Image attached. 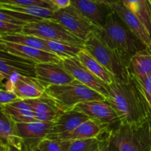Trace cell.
Masks as SVG:
<instances>
[{
  "label": "cell",
  "instance_id": "cell-1",
  "mask_svg": "<svg viewBox=\"0 0 151 151\" xmlns=\"http://www.w3.org/2000/svg\"><path fill=\"white\" fill-rule=\"evenodd\" d=\"M106 100L119 116L120 125H131L151 116V110L137 80H115L109 85Z\"/></svg>",
  "mask_w": 151,
  "mask_h": 151
},
{
  "label": "cell",
  "instance_id": "cell-2",
  "mask_svg": "<svg viewBox=\"0 0 151 151\" xmlns=\"http://www.w3.org/2000/svg\"><path fill=\"white\" fill-rule=\"evenodd\" d=\"M96 32L109 47L122 55L128 63L133 55L147 48L114 10L109 15L104 25Z\"/></svg>",
  "mask_w": 151,
  "mask_h": 151
},
{
  "label": "cell",
  "instance_id": "cell-3",
  "mask_svg": "<svg viewBox=\"0 0 151 151\" xmlns=\"http://www.w3.org/2000/svg\"><path fill=\"white\" fill-rule=\"evenodd\" d=\"M83 48L103 65L118 81H129L131 78L128 61L116 50L109 47L97 32H94L84 41Z\"/></svg>",
  "mask_w": 151,
  "mask_h": 151
},
{
  "label": "cell",
  "instance_id": "cell-4",
  "mask_svg": "<svg viewBox=\"0 0 151 151\" xmlns=\"http://www.w3.org/2000/svg\"><path fill=\"white\" fill-rule=\"evenodd\" d=\"M111 141L120 151H151V116L111 131Z\"/></svg>",
  "mask_w": 151,
  "mask_h": 151
},
{
  "label": "cell",
  "instance_id": "cell-5",
  "mask_svg": "<svg viewBox=\"0 0 151 151\" xmlns=\"http://www.w3.org/2000/svg\"><path fill=\"white\" fill-rule=\"evenodd\" d=\"M45 93L52 97L64 112L83 102L106 100L104 96L76 80L66 85L50 86L46 88Z\"/></svg>",
  "mask_w": 151,
  "mask_h": 151
},
{
  "label": "cell",
  "instance_id": "cell-6",
  "mask_svg": "<svg viewBox=\"0 0 151 151\" xmlns=\"http://www.w3.org/2000/svg\"><path fill=\"white\" fill-rule=\"evenodd\" d=\"M22 33L47 41H63L83 46L84 44V41L74 36L53 19H38L27 23L23 27Z\"/></svg>",
  "mask_w": 151,
  "mask_h": 151
},
{
  "label": "cell",
  "instance_id": "cell-7",
  "mask_svg": "<svg viewBox=\"0 0 151 151\" xmlns=\"http://www.w3.org/2000/svg\"><path fill=\"white\" fill-rule=\"evenodd\" d=\"M53 20L60 24L68 32L83 41H85L90 34L97 32L99 29L72 4L66 8L55 10Z\"/></svg>",
  "mask_w": 151,
  "mask_h": 151
},
{
  "label": "cell",
  "instance_id": "cell-8",
  "mask_svg": "<svg viewBox=\"0 0 151 151\" xmlns=\"http://www.w3.org/2000/svg\"><path fill=\"white\" fill-rule=\"evenodd\" d=\"M72 110L83 113L89 119H95L109 125L111 130L120 125L117 114L106 100L83 102L75 106Z\"/></svg>",
  "mask_w": 151,
  "mask_h": 151
},
{
  "label": "cell",
  "instance_id": "cell-9",
  "mask_svg": "<svg viewBox=\"0 0 151 151\" xmlns=\"http://www.w3.org/2000/svg\"><path fill=\"white\" fill-rule=\"evenodd\" d=\"M4 88L14 92L20 100H32L41 97L45 92L46 88L34 77L24 75H13L7 80Z\"/></svg>",
  "mask_w": 151,
  "mask_h": 151
},
{
  "label": "cell",
  "instance_id": "cell-10",
  "mask_svg": "<svg viewBox=\"0 0 151 151\" xmlns=\"http://www.w3.org/2000/svg\"><path fill=\"white\" fill-rule=\"evenodd\" d=\"M62 63L75 80L107 98L109 85L93 75L78 58L65 59L62 60Z\"/></svg>",
  "mask_w": 151,
  "mask_h": 151
},
{
  "label": "cell",
  "instance_id": "cell-11",
  "mask_svg": "<svg viewBox=\"0 0 151 151\" xmlns=\"http://www.w3.org/2000/svg\"><path fill=\"white\" fill-rule=\"evenodd\" d=\"M53 123L35 121L16 124L18 134L23 142V151H31L38 147L39 143L48 137Z\"/></svg>",
  "mask_w": 151,
  "mask_h": 151
},
{
  "label": "cell",
  "instance_id": "cell-12",
  "mask_svg": "<svg viewBox=\"0 0 151 151\" xmlns=\"http://www.w3.org/2000/svg\"><path fill=\"white\" fill-rule=\"evenodd\" d=\"M35 78L46 88L50 86L71 83L75 78L67 72L62 61L60 63H43L35 65Z\"/></svg>",
  "mask_w": 151,
  "mask_h": 151
},
{
  "label": "cell",
  "instance_id": "cell-13",
  "mask_svg": "<svg viewBox=\"0 0 151 151\" xmlns=\"http://www.w3.org/2000/svg\"><path fill=\"white\" fill-rule=\"evenodd\" d=\"M35 65L30 60L0 50V73L7 80L16 74L35 78Z\"/></svg>",
  "mask_w": 151,
  "mask_h": 151
},
{
  "label": "cell",
  "instance_id": "cell-14",
  "mask_svg": "<svg viewBox=\"0 0 151 151\" xmlns=\"http://www.w3.org/2000/svg\"><path fill=\"white\" fill-rule=\"evenodd\" d=\"M111 8L125 22L133 34L148 48L151 49V34L144 24L132 12L130 11L121 0Z\"/></svg>",
  "mask_w": 151,
  "mask_h": 151
},
{
  "label": "cell",
  "instance_id": "cell-15",
  "mask_svg": "<svg viewBox=\"0 0 151 151\" xmlns=\"http://www.w3.org/2000/svg\"><path fill=\"white\" fill-rule=\"evenodd\" d=\"M2 41L5 47V51L26 60H30L35 64L43 63H60L63 60L57 55L50 52L3 40Z\"/></svg>",
  "mask_w": 151,
  "mask_h": 151
},
{
  "label": "cell",
  "instance_id": "cell-16",
  "mask_svg": "<svg viewBox=\"0 0 151 151\" xmlns=\"http://www.w3.org/2000/svg\"><path fill=\"white\" fill-rule=\"evenodd\" d=\"M26 100L32 108L35 120L38 122H55L64 112L45 92L38 98Z\"/></svg>",
  "mask_w": 151,
  "mask_h": 151
},
{
  "label": "cell",
  "instance_id": "cell-17",
  "mask_svg": "<svg viewBox=\"0 0 151 151\" xmlns=\"http://www.w3.org/2000/svg\"><path fill=\"white\" fill-rule=\"evenodd\" d=\"M71 4L99 29L104 25L109 15L113 11L110 6L91 0H71Z\"/></svg>",
  "mask_w": 151,
  "mask_h": 151
},
{
  "label": "cell",
  "instance_id": "cell-18",
  "mask_svg": "<svg viewBox=\"0 0 151 151\" xmlns=\"http://www.w3.org/2000/svg\"><path fill=\"white\" fill-rule=\"evenodd\" d=\"M111 130V128L109 125L102 123L95 119H89L83 122L72 132L63 134L56 139L65 140V141H75V140L97 138L103 136L106 133L109 132Z\"/></svg>",
  "mask_w": 151,
  "mask_h": 151
},
{
  "label": "cell",
  "instance_id": "cell-19",
  "mask_svg": "<svg viewBox=\"0 0 151 151\" xmlns=\"http://www.w3.org/2000/svg\"><path fill=\"white\" fill-rule=\"evenodd\" d=\"M88 119H89V117L83 113L72 109L66 111L53 123L52 128L47 138L56 139L63 134L72 132Z\"/></svg>",
  "mask_w": 151,
  "mask_h": 151
},
{
  "label": "cell",
  "instance_id": "cell-20",
  "mask_svg": "<svg viewBox=\"0 0 151 151\" xmlns=\"http://www.w3.org/2000/svg\"><path fill=\"white\" fill-rule=\"evenodd\" d=\"M2 111L14 123L22 124L35 122V116L30 105L26 100H19L1 106Z\"/></svg>",
  "mask_w": 151,
  "mask_h": 151
},
{
  "label": "cell",
  "instance_id": "cell-21",
  "mask_svg": "<svg viewBox=\"0 0 151 151\" xmlns=\"http://www.w3.org/2000/svg\"><path fill=\"white\" fill-rule=\"evenodd\" d=\"M128 69L131 75L137 78L151 75V49L147 47L133 55L129 60Z\"/></svg>",
  "mask_w": 151,
  "mask_h": 151
},
{
  "label": "cell",
  "instance_id": "cell-22",
  "mask_svg": "<svg viewBox=\"0 0 151 151\" xmlns=\"http://www.w3.org/2000/svg\"><path fill=\"white\" fill-rule=\"evenodd\" d=\"M0 142L13 145L23 150V142L19 137L16 123L13 122L0 107Z\"/></svg>",
  "mask_w": 151,
  "mask_h": 151
},
{
  "label": "cell",
  "instance_id": "cell-23",
  "mask_svg": "<svg viewBox=\"0 0 151 151\" xmlns=\"http://www.w3.org/2000/svg\"><path fill=\"white\" fill-rule=\"evenodd\" d=\"M78 58L93 75L108 85L113 83L116 80L114 76L109 71H108L103 65L100 64L84 49L79 53Z\"/></svg>",
  "mask_w": 151,
  "mask_h": 151
},
{
  "label": "cell",
  "instance_id": "cell-24",
  "mask_svg": "<svg viewBox=\"0 0 151 151\" xmlns=\"http://www.w3.org/2000/svg\"><path fill=\"white\" fill-rule=\"evenodd\" d=\"M50 52L53 53L62 60L78 58L79 53L83 50V46L71 44L63 41L44 40Z\"/></svg>",
  "mask_w": 151,
  "mask_h": 151
},
{
  "label": "cell",
  "instance_id": "cell-25",
  "mask_svg": "<svg viewBox=\"0 0 151 151\" xmlns=\"http://www.w3.org/2000/svg\"><path fill=\"white\" fill-rule=\"evenodd\" d=\"M0 8L41 19H53V13L55 10L50 7H41V6L9 5V4H0Z\"/></svg>",
  "mask_w": 151,
  "mask_h": 151
},
{
  "label": "cell",
  "instance_id": "cell-26",
  "mask_svg": "<svg viewBox=\"0 0 151 151\" xmlns=\"http://www.w3.org/2000/svg\"><path fill=\"white\" fill-rule=\"evenodd\" d=\"M125 7L141 20L151 34L150 0H122Z\"/></svg>",
  "mask_w": 151,
  "mask_h": 151
},
{
  "label": "cell",
  "instance_id": "cell-27",
  "mask_svg": "<svg viewBox=\"0 0 151 151\" xmlns=\"http://www.w3.org/2000/svg\"><path fill=\"white\" fill-rule=\"evenodd\" d=\"M109 132L97 138L71 141L68 151H101L107 140Z\"/></svg>",
  "mask_w": 151,
  "mask_h": 151
},
{
  "label": "cell",
  "instance_id": "cell-28",
  "mask_svg": "<svg viewBox=\"0 0 151 151\" xmlns=\"http://www.w3.org/2000/svg\"><path fill=\"white\" fill-rule=\"evenodd\" d=\"M0 39L3 40V41L15 43V44L27 46V47H34V48L49 52L44 40L37 38V37L32 36V35H25V34L22 33V32L1 37Z\"/></svg>",
  "mask_w": 151,
  "mask_h": 151
},
{
  "label": "cell",
  "instance_id": "cell-29",
  "mask_svg": "<svg viewBox=\"0 0 151 151\" xmlns=\"http://www.w3.org/2000/svg\"><path fill=\"white\" fill-rule=\"evenodd\" d=\"M71 141L58 139H44L38 145V147L41 151H68Z\"/></svg>",
  "mask_w": 151,
  "mask_h": 151
},
{
  "label": "cell",
  "instance_id": "cell-30",
  "mask_svg": "<svg viewBox=\"0 0 151 151\" xmlns=\"http://www.w3.org/2000/svg\"><path fill=\"white\" fill-rule=\"evenodd\" d=\"M134 78L137 80V83L139 85L151 110V75L141 78H137L135 77Z\"/></svg>",
  "mask_w": 151,
  "mask_h": 151
},
{
  "label": "cell",
  "instance_id": "cell-31",
  "mask_svg": "<svg viewBox=\"0 0 151 151\" xmlns=\"http://www.w3.org/2000/svg\"><path fill=\"white\" fill-rule=\"evenodd\" d=\"M23 27L22 25L15 24L0 21V38L13 34L21 33L22 32Z\"/></svg>",
  "mask_w": 151,
  "mask_h": 151
},
{
  "label": "cell",
  "instance_id": "cell-32",
  "mask_svg": "<svg viewBox=\"0 0 151 151\" xmlns=\"http://www.w3.org/2000/svg\"><path fill=\"white\" fill-rule=\"evenodd\" d=\"M0 4H9V5H35L50 7L56 10L54 7H51L50 4L41 0H0Z\"/></svg>",
  "mask_w": 151,
  "mask_h": 151
},
{
  "label": "cell",
  "instance_id": "cell-33",
  "mask_svg": "<svg viewBox=\"0 0 151 151\" xmlns=\"http://www.w3.org/2000/svg\"><path fill=\"white\" fill-rule=\"evenodd\" d=\"M20 100L14 92L6 88H0V107Z\"/></svg>",
  "mask_w": 151,
  "mask_h": 151
},
{
  "label": "cell",
  "instance_id": "cell-34",
  "mask_svg": "<svg viewBox=\"0 0 151 151\" xmlns=\"http://www.w3.org/2000/svg\"><path fill=\"white\" fill-rule=\"evenodd\" d=\"M0 21H3V22H8V23L15 24H19L24 26L27 23L22 22V21L19 20V19H16V18L13 17V16H10V15L7 14V13H4L0 10Z\"/></svg>",
  "mask_w": 151,
  "mask_h": 151
},
{
  "label": "cell",
  "instance_id": "cell-35",
  "mask_svg": "<svg viewBox=\"0 0 151 151\" xmlns=\"http://www.w3.org/2000/svg\"><path fill=\"white\" fill-rule=\"evenodd\" d=\"M111 131H109V135H108L107 140L106 142L104 147H103L101 151H120L117 147L112 142L111 136Z\"/></svg>",
  "mask_w": 151,
  "mask_h": 151
},
{
  "label": "cell",
  "instance_id": "cell-36",
  "mask_svg": "<svg viewBox=\"0 0 151 151\" xmlns=\"http://www.w3.org/2000/svg\"><path fill=\"white\" fill-rule=\"evenodd\" d=\"M56 9H63L71 5V0H50Z\"/></svg>",
  "mask_w": 151,
  "mask_h": 151
},
{
  "label": "cell",
  "instance_id": "cell-37",
  "mask_svg": "<svg viewBox=\"0 0 151 151\" xmlns=\"http://www.w3.org/2000/svg\"><path fill=\"white\" fill-rule=\"evenodd\" d=\"M93 1H95V2L100 3V4H106V5H109L110 7H111L112 5L115 4H117L118 2L121 1V0H91Z\"/></svg>",
  "mask_w": 151,
  "mask_h": 151
},
{
  "label": "cell",
  "instance_id": "cell-38",
  "mask_svg": "<svg viewBox=\"0 0 151 151\" xmlns=\"http://www.w3.org/2000/svg\"><path fill=\"white\" fill-rule=\"evenodd\" d=\"M7 151H23L13 145H7Z\"/></svg>",
  "mask_w": 151,
  "mask_h": 151
},
{
  "label": "cell",
  "instance_id": "cell-39",
  "mask_svg": "<svg viewBox=\"0 0 151 151\" xmlns=\"http://www.w3.org/2000/svg\"><path fill=\"white\" fill-rule=\"evenodd\" d=\"M0 151H7V145L0 142Z\"/></svg>",
  "mask_w": 151,
  "mask_h": 151
},
{
  "label": "cell",
  "instance_id": "cell-40",
  "mask_svg": "<svg viewBox=\"0 0 151 151\" xmlns=\"http://www.w3.org/2000/svg\"><path fill=\"white\" fill-rule=\"evenodd\" d=\"M0 50H4L5 51V47H4V44L3 43L2 40L0 39Z\"/></svg>",
  "mask_w": 151,
  "mask_h": 151
},
{
  "label": "cell",
  "instance_id": "cell-41",
  "mask_svg": "<svg viewBox=\"0 0 151 151\" xmlns=\"http://www.w3.org/2000/svg\"><path fill=\"white\" fill-rule=\"evenodd\" d=\"M4 80H7V79H6V78L4 76V75H1V74L0 73V83L2 84V81H4Z\"/></svg>",
  "mask_w": 151,
  "mask_h": 151
},
{
  "label": "cell",
  "instance_id": "cell-42",
  "mask_svg": "<svg viewBox=\"0 0 151 151\" xmlns=\"http://www.w3.org/2000/svg\"><path fill=\"white\" fill-rule=\"evenodd\" d=\"M41 1H44V2H46V3H47V4H50V6H51V7H54V8H55V9H56V8H55V7H54V6H53V5H52V4H51V2H50V0H41ZM56 10H57V9H56Z\"/></svg>",
  "mask_w": 151,
  "mask_h": 151
},
{
  "label": "cell",
  "instance_id": "cell-43",
  "mask_svg": "<svg viewBox=\"0 0 151 151\" xmlns=\"http://www.w3.org/2000/svg\"><path fill=\"white\" fill-rule=\"evenodd\" d=\"M31 151H41V150H40V149L38 148V147H36V148L33 149V150H31Z\"/></svg>",
  "mask_w": 151,
  "mask_h": 151
},
{
  "label": "cell",
  "instance_id": "cell-44",
  "mask_svg": "<svg viewBox=\"0 0 151 151\" xmlns=\"http://www.w3.org/2000/svg\"><path fill=\"white\" fill-rule=\"evenodd\" d=\"M1 86H4V85H3V84H1V83H0V88H1Z\"/></svg>",
  "mask_w": 151,
  "mask_h": 151
},
{
  "label": "cell",
  "instance_id": "cell-45",
  "mask_svg": "<svg viewBox=\"0 0 151 151\" xmlns=\"http://www.w3.org/2000/svg\"><path fill=\"white\" fill-rule=\"evenodd\" d=\"M150 25H151V13H150Z\"/></svg>",
  "mask_w": 151,
  "mask_h": 151
},
{
  "label": "cell",
  "instance_id": "cell-46",
  "mask_svg": "<svg viewBox=\"0 0 151 151\" xmlns=\"http://www.w3.org/2000/svg\"><path fill=\"white\" fill-rule=\"evenodd\" d=\"M150 4H151V0H150Z\"/></svg>",
  "mask_w": 151,
  "mask_h": 151
}]
</instances>
